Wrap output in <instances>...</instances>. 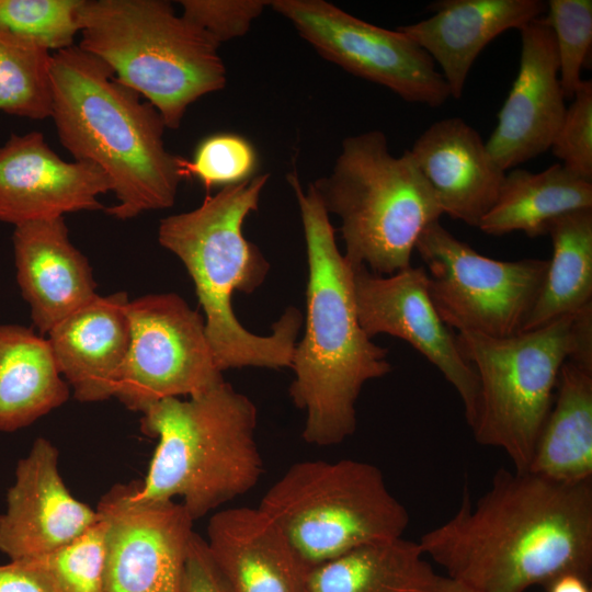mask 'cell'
I'll use <instances>...</instances> for the list:
<instances>
[{
    "label": "cell",
    "mask_w": 592,
    "mask_h": 592,
    "mask_svg": "<svg viewBox=\"0 0 592 592\" xmlns=\"http://www.w3.org/2000/svg\"><path fill=\"white\" fill-rule=\"evenodd\" d=\"M27 560L47 576L57 592H105L104 520L100 516L73 540Z\"/></svg>",
    "instance_id": "obj_29"
},
{
    "label": "cell",
    "mask_w": 592,
    "mask_h": 592,
    "mask_svg": "<svg viewBox=\"0 0 592 592\" xmlns=\"http://www.w3.org/2000/svg\"><path fill=\"white\" fill-rule=\"evenodd\" d=\"M128 301L122 292L96 295L47 333L57 368L81 402L115 395L130 342Z\"/></svg>",
    "instance_id": "obj_20"
},
{
    "label": "cell",
    "mask_w": 592,
    "mask_h": 592,
    "mask_svg": "<svg viewBox=\"0 0 592 592\" xmlns=\"http://www.w3.org/2000/svg\"><path fill=\"white\" fill-rule=\"evenodd\" d=\"M528 470L566 483L592 480V369L562 364Z\"/></svg>",
    "instance_id": "obj_23"
},
{
    "label": "cell",
    "mask_w": 592,
    "mask_h": 592,
    "mask_svg": "<svg viewBox=\"0 0 592 592\" xmlns=\"http://www.w3.org/2000/svg\"><path fill=\"white\" fill-rule=\"evenodd\" d=\"M456 344L479 380L477 443L501 449L512 469H530L562 364L592 369V304L506 338L458 332Z\"/></svg>",
    "instance_id": "obj_7"
},
{
    "label": "cell",
    "mask_w": 592,
    "mask_h": 592,
    "mask_svg": "<svg viewBox=\"0 0 592 592\" xmlns=\"http://www.w3.org/2000/svg\"><path fill=\"white\" fill-rule=\"evenodd\" d=\"M0 592H57L47 576L30 560L0 565Z\"/></svg>",
    "instance_id": "obj_36"
},
{
    "label": "cell",
    "mask_w": 592,
    "mask_h": 592,
    "mask_svg": "<svg viewBox=\"0 0 592 592\" xmlns=\"http://www.w3.org/2000/svg\"><path fill=\"white\" fill-rule=\"evenodd\" d=\"M437 592H473L470 589L464 584L447 578L446 576L442 577L440 588Z\"/></svg>",
    "instance_id": "obj_38"
},
{
    "label": "cell",
    "mask_w": 592,
    "mask_h": 592,
    "mask_svg": "<svg viewBox=\"0 0 592 592\" xmlns=\"http://www.w3.org/2000/svg\"><path fill=\"white\" fill-rule=\"evenodd\" d=\"M182 592H232L212 559L205 538L195 532L189 547Z\"/></svg>",
    "instance_id": "obj_35"
},
{
    "label": "cell",
    "mask_w": 592,
    "mask_h": 592,
    "mask_svg": "<svg viewBox=\"0 0 592 592\" xmlns=\"http://www.w3.org/2000/svg\"><path fill=\"white\" fill-rule=\"evenodd\" d=\"M301 217L308 260L305 334L296 342L289 396L305 410L301 436L332 446L356 429L355 403L363 386L391 371L388 351L362 329L355 306L354 269L339 251L329 214L311 184L287 174Z\"/></svg>",
    "instance_id": "obj_2"
},
{
    "label": "cell",
    "mask_w": 592,
    "mask_h": 592,
    "mask_svg": "<svg viewBox=\"0 0 592 592\" xmlns=\"http://www.w3.org/2000/svg\"><path fill=\"white\" fill-rule=\"evenodd\" d=\"M310 184L341 220L346 261L377 275L410 267L420 236L443 215L409 150L394 156L380 130L344 138L331 172Z\"/></svg>",
    "instance_id": "obj_8"
},
{
    "label": "cell",
    "mask_w": 592,
    "mask_h": 592,
    "mask_svg": "<svg viewBox=\"0 0 592 592\" xmlns=\"http://www.w3.org/2000/svg\"><path fill=\"white\" fill-rule=\"evenodd\" d=\"M428 291L442 321L458 332L506 338L522 332L548 260L499 261L479 254L440 221L420 236Z\"/></svg>",
    "instance_id": "obj_10"
},
{
    "label": "cell",
    "mask_w": 592,
    "mask_h": 592,
    "mask_svg": "<svg viewBox=\"0 0 592 592\" xmlns=\"http://www.w3.org/2000/svg\"><path fill=\"white\" fill-rule=\"evenodd\" d=\"M270 174L253 175L207 194L193 210L160 221L159 243L187 270L205 314V332L220 372L247 366L291 367L303 315L289 307L269 335L247 330L231 307L235 292L253 293L270 264L242 232L247 216L258 209Z\"/></svg>",
    "instance_id": "obj_4"
},
{
    "label": "cell",
    "mask_w": 592,
    "mask_h": 592,
    "mask_svg": "<svg viewBox=\"0 0 592 592\" xmlns=\"http://www.w3.org/2000/svg\"><path fill=\"white\" fill-rule=\"evenodd\" d=\"M589 581L574 573H566L555 579L547 592H591Z\"/></svg>",
    "instance_id": "obj_37"
},
{
    "label": "cell",
    "mask_w": 592,
    "mask_h": 592,
    "mask_svg": "<svg viewBox=\"0 0 592 592\" xmlns=\"http://www.w3.org/2000/svg\"><path fill=\"white\" fill-rule=\"evenodd\" d=\"M81 0H0V30L49 49L73 46Z\"/></svg>",
    "instance_id": "obj_30"
},
{
    "label": "cell",
    "mask_w": 592,
    "mask_h": 592,
    "mask_svg": "<svg viewBox=\"0 0 592 592\" xmlns=\"http://www.w3.org/2000/svg\"><path fill=\"white\" fill-rule=\"evenodd\" d=\"M141 414V432L158 444L144 480L132 483L134 499L180 498L195 521L259 482L258 410L229 383L221 380L187 400H159Z\"/></svg>",
    "instance_id": "obj_5"
},
{
    "label": "cell",
    "mask_w": 592,
    "mask_h": 592,
    "mask_svg": "<svg viewBox=\"0 0 592 592\" xmlns=\"http://www.w3.org/2000/svg\"><path fill=\"white\" fill-rule=\"evenodd\" d=\"M68 398L48 340L22 326L0 325V431L23 429Z\"/></svg>",
    "instance_id": "obj_24"
},
{
    "label": "cell",
    "mask_w": 592,
    "mask_h": 592,
    "mask_svg": "<svg viewBox=\"0 0 592 592\" xmlns=\"http://www.w3.org/2000/svg\"><path fill=\"white\" fill-rule=\"evenodd\" d=\"M207 549L232 592H308L309 568L259 508L215 512Z\"/></svg>",
    "instance_id": "obj_19"
},
{
    "label": "cell",
    "mask_w": 592,
    "mask_h": 592,
    "mask_svg": "<svg viewBox=\"0 0 592 592\" xmlns=\"http://www.w3.org/2000/svg\"><path fill=\"white\" fill-rule=\"evenodd\" d=\"M183 16L208 33L218 44L241 37L270 5L264 0H181Z\"/></svg>",
    "instance_id": "obj_34"
},
{
    "label": "cell",
    "mask_w": 592,
    "mask_h": 592,
    "mask_svg": "<svg viewBox=\"0 0 592 592\" xmlns=\"http://www.w3.org/2000/svg\"><path fill=\"white\" fill-rule=\"evenodd\" d=\"M553 155L576 175L592 181V81L582 80L551 143Z\"/></svg>",
    "instance_id": "obj_33"
},
{
    "label": "cell",
    "mask_w": 592,
    "mask_h": 592,
    "mask_svg": "<svg viewBox=\"0 0 592 592\" xmlns=\"http://www.w3.org/2000/svg\"><path fill=\"white\" fill-rule=\"evenodd\" d=\"M96 511L105 522V592H182L194 520L181 502L139 501L132 483L116 485Z\"/></svg>",
    "instance_id": "obj_13"
},
{
    "label": "cell",
    "mask_w": 592,
    "mask_h": 592,
    "mask_svg": "<svg viewBox=\"0 0 592 592\" xmlns=\"http://www.w3.org/2000/svg\"><path fill=\"white\" fill-rule=\"evenodd\" d=\"M130 342L116 391L127 409L144 412L166 398L194 396L224 380L204 318L177 294L129 300Z\"/></svg>",
    "instance_id": "obj_11"
},
{
    "label": "cell",
    "mask_w": 592,
    "mask_h": 592,
    "mask_svg": "<svg viewBox=\"0 0 592 592\" xmlns=\"http://www.w3.org/2000/svg\"><path fill=\"white\" fill-rule=\"evenodd\" d=\"M16 278L41 333L98 294L87 258L71 243L64 217L14 228Z\"/></svg>",
    "instance_id": "obj_21"
},
{
    "label": "cell",
    "mask_w": 592,
    "mask_h": 592,
    "mask_svg": "<svg viewBox=\"0 0 592 592\" xmlns=\"http://www.w3.org/2000/svg\"><path fill=\"white\" fill-rule=\"evenodd\" d=\"M408 150L443 214L478 227L505 177L479 133L462 117H445L424 129Z\"/></svg>",
    "instance_id": "obj_18"
},
{
    "label": "cell",
    "mask_w": 592,
    "mask_h": 592,
    "mask_svg": "<svg viewBox=\"0 0 592 592\" xmlns=\"http://www.w3.org/2000/svg\"><path fill=\"white\" fill-rule=\"evenodd\" d=\"M325 59L410 103L436 107L451 93L433 59L406 33L361 20L326 0L270 5Z\"/></svg>",
    "instance_id": "obj_12"
},
{
    "label": "cell",
    "mask_w": 592,
    "mask_h": 592,
    "mask_svg": "<svg viewBox=\"0 0 592 592\" xmlns=\"http://www.w3.org/2000/svg\"><path fill=\"white\" fill-rule=\"evenodd\" d=\"M258 508L309 569L354 548L402 537L409 524L383 471L350 458L294 463Z\"/></svg>",
    "instance_id": "obj_9"
},
{
    "label": "cell",
    "mask_w": 592,
    "mask_h": 592,
    "mask_svg": "<svg viewBox=\"0 0 592 592\" xmlns=\"http://www.w3.org/2000/svg\"><path fill=\"white\" fill-rule=\"evenodd\" d=\"M419 543L402 537L354 548L309 570L308 592H437Z\"/></svg>",
    "instance_id": "obj_26"
},
{
    "label": "cell",
    "mask_w": 592,
    "mask_h": 592,
    "mask_svg": "<svg viewBox=\"0 0 592 592\" xmlns=\"http://www.w3.org/2000/svg\"><path fill=\"white\" fill-rule=\"evenodd\" d=\"M592 208V181L560 163L539 172L514 169L505 172L493 206L478 228L491 236L523 231L528 237L547 235L558 217Z\"/></svg>",
    "instance_id": "obj_25"
},
{
    "label": "cell",
    "mask_w": 592,
    "mask_h": 592,
    "mask_svg": "<svg viewBox=\"0 0 592 592\" xmlns=\"http://www.w3.org/2000/svg\"><path fill=\"white\" fill-rule=\"evenodd\" d=\"M99 519L96 509L76 499L65 485L56 446L37 437L18 462L7 492L0 553L12 561L41 557L73 540Z\"/></svg>",
    "instance_id": "obj_15"
},
{
    "label": "cell",
    "mask_w": 592,
    "mask_h": 592,
    "mask_svg": "<svg viewBox=\"0 0 592 592\" xmlns=\"http://www.w3.org/2000/svg\"><path fill=\"white\" fill-rule=\"evenodd\" d=\"M543 19L554 34L561 89L565 98L572 99L591 49L592 1L549 0Z\"/></svg>",
    "instance_id": "obj_31"
},
{
    "label": "cell",
    "mask_w": 592,
    "mask_h": 592,
    "mask_svg": "<svg viewBox=\"0 0 592 592\" xmlns=\"http://www.w3.org/2000/svg\"><path fill=\"white\" fill-rule=\"evenodd\" d=\"M257 167V152L244 137L216 134L205 138L192 161H186L187 177H196L207 189L231 185L251 177Z\"/></svg>",
    "instance_id": "obj_32"
},
{
    "label": "cell",
    "mask_w": 592,
    "mask_h": 592,
    "mask_svg": "<svg viewBox=\"0 0 592 592\" xmlns=\"http://www.w3.org/2000/svg\"><path fill=\"white\" fill-rule=\"evenodd\" d=\"M426 558L473 592H525L574 573L592 574V480L559 482L500 468L473 504L419 539Z\"/></svg>",
    "instance_id": "obj_1"
},
{
    "label": "cell",
    "mask_w": 592,
    "mask_h": 592,
    "mask_svg": "<svg viewBox=\"0 0 592 592\" xmlns=\"http://www.w3.org/2000/svg\"><path fill=\"white\" fill-rule=\"evenodd\" d=\"M49 73L59 141L109 177L117 204L107 214L125 220L171 207L187 160L166 149L156 107L79 46L53 54Z\"/></svg>",
    "instance_id": "obj_3"
},
{
    "label": "cell",
    "mask_w": 592,
    "mask_h": 592,
    "mask_svg": "<svg viewBox=\"0 0 592 592\" xmlns=\"http://www.w3.org/2000/svg\"><path fill=\"white\" fill-rule=\"evenodd\" d=\"M520 33L519 71L486 141L505 172L550 149L567 109L550 27L539 18Z\"/></svg>",
    "instance_id": "obj_17"
},
{
    "label": "cell",
    "mask_w": 592,
    "mask_h": 592,
    "mask_svg": "<svg viewBox=\"0 0 592 592\" xmlns=\"http://www.w3.org/2000/svg\"><path fill=\"white\" fill-rule=\"evenodd\" d=\"M353 284L364 332L371 339L379 333L400 338L426 357L458 392L471 426L478 406V376L432 304L425 269L410 266L385 277L361 265L354 269Z\"/></svg>",
    "instance_id": "obj_14"
},
{
    "label": "cell",
    "mask_w": 592,
    "mask_h": 592,
    "mask_svg": "<svg viewBox=\"0 0 592 592\" xmlns=\"http://www.w3.org/2000/svg\"><path fill=\"white\" fill-rule=\"evenodd\" d=\"M77 21L78 46L144 95L167 128H179L189 105L226 86L220 44L168 1L81 0Z\"/></svg>",
    "instance_id": "obj_6"
},
{
    "label": "cell",
    "mask_w": 592,
    "mask_h": 592,
    "mask_svg": "<svg viewBox=\"0 0 592 592\" xmlns=\"http://www.w3.org/2000/svg\"><path fill=\"white\" fill-rule=\"evenodd\" d=\"M109 191L100 167L62 160L42 133L11 134L0 146V221L16 226L102 209L98 196Z\"/></svg>",
    "instance_id": "obj_16"
},
{
    "label": "cell",
    "mask_w": 592,
    "mask_h": 592,
    "mask_svg": "<svg viewBox=\"0 0 592 592\" xmlns=\"http://www.w3.org/2000/svg\"><path fill=\"white\" fill-rule=\"evenodd\" d=\"M428 19L398 27L441 67L451 96L460 99L469 70L497 36L543 18L542 0H439Z\"/></svg>",
    "instance_id": "obj_22"
},
{
    "label": "cell",
    "mask_w": 592,
    "mask_h": 592,
    "mask_svg": "<svg viewBox=\"0 0 592 592\" xmlns=\"http://www.w3.org/2000/svg\"><path fill=\"white\" fill-rule=\"evenodd\" d=\"M553 257L522 332L592 304V208L565 214L547 231Z\"/></svg>",
    "instance_id": "obj_27"
},
{
    "label": "cell",
    "mask_w": 592,
    "mask_h": 592,
    "mask_svg": "<svg viewBox=\"0 0 592 592\" xmlns=\"http://www.w3.org/2000/svg\"><path fill=\"white\" fill-rule=\"evenodd\" d=\"M49 50L0 30V111L30 119L53 114Z\"/></svg>",
    "instance_id": "obj_28"
}]
</instances>
